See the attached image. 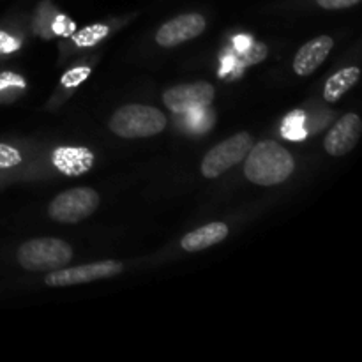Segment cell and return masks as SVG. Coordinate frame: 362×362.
<instances>
[{"instance_id":"obj_1","label":"cell","mask_w":362,"mask_h":362,"mask_svg":"<svg viewBox=\"0 0 362 362\" xmlns=\"http://www.w3.org/2000/svg\"><path fill=\"white\" fill-rule=\"evenodd\" d=\"M244 159V175L250 179V182L258 186H276L285 182L296 168L292 154L283 145L272 140L253 144Z\"/></svg>"},{"instance_id":"obj_2","label":"cell","mask_w":362,"mask_h":362,"mask_svg":"<svg viewBox=\"0 0 362 362\" xmlns=\"http://www.w3.org/2000/svg\"><path fill=\"white\" fill-rule=\"evenodd\" d=\"M73 258V247L66 240L41 237L23 243L18 250V264L32 272H52L67 267Z\"/></svg>"},{"instance_id":"obj_3","label":"cell","mask_w":362,"mask_h":362,"mask_svg":"<svg viewBox=\"0 0 362 362\" xmlns=\"http://www.w3.org/2000/svg\"><path fill=\"white\" fill-rule=\"evenodd\" d=\"M108 126L120 138H148L165 129L166 117L154 106L126 105L113 113Z\"/></svg>"},{"instance_id":"obj_4","label":"cell","mask_w":362,"mask_h":362,"mask_svg":"<svg viewBox=\"0 0 362 362\" xmlns=\"http://www.w3.org/2000/svg\"><path fill=\"white\" fill-rule=\"evenodd\" d=\"M99 207V194L92 187H74L57 194L48 207L49 218L59 223H80Z\"/></svg>"},{"instance_id":"obj_5","label":"cell","mask_w":362,"mask_h":362,"mask_svg":"<svg viewBox=\"0 0 362 362\" xmlns=\"http://www.w3.org/2000/svg\"><path fill=\"white\" fill-rule=\"evenodd\" d=\"M255 140L250 133H237L228 140L221 141L207 152L202 161V175L207 179H216L237 163L244 161L247 152L253 147Z\"/></svg>"},{"instance_id":"obj_6","label":"cell","mask_w":362,"mask_h":362,"mask_svg":"<svg viewBox=\"0 0 362 362\" xmlns=\"http://www.w3.org/2000/svg\"><path fill=\"white\" fill-rule=\"evenodd\" d=\"M122 271L124 265L120 262H98V264H87L80 267H62L59 271H52L45 278V283L48 286L85 285V283L99 281V279L113 278Z\"/></svg>"},{"instance_id":"obj_7","label":"cell","mask_w":362,"mask_h":362,"mask_svg":"<svg viewBox=\"0 0 362 362\" xmlns=\"http://www.w3.org/2000/svg\"><path fill=\"white\" fill-rule=\"evenodd\" d=\"M216 90L207 81L177 85L163 94V103L173 113H189L194 110L209 108L214 101Z\"/></svg>"},{"instance_id":"obj_8","label":"cell","mask_w":362,"mask_h":362,"mask_svg":"<svg viewBox=\"0 0 362 362\" xmlns=\"http://www.w3.org/2000/svg\"><path fill=\"white\" fill-rule=\"evenodd\" d=\"M205 27H207V21L202 14H180V16L172 18V20H168L165 25L159 27L158 34H156V41H158L159 46L173 48V46H179L204 34Z\"/></svg>"},{"instance_id":"obj_9","label":"cell","mask_w":362,"mask_h":362,"mask_svg":"<svg viewBox=\"0 0 362 362\" xmlns=\"http://www.w3.org/2000/svg\"><path fill=\"white\" fill-rule=\"evenodd\" d=\"M361 131L362 122L359 115H356V113H346V115H343L331 127L327 136H325L324 147L327 151V154L334 156V158L349 154L350 151H354L357 141H359Z\"/></svg>"},{"instance_id":"obj_10","label":"cell","mask_w":362,"mask_h":362,"mask_svg":"<svg viewBox=\"0 0 362 362\" xmlns=\"http://www.w3.org/2000/svg\"><path fill=\"white\" fill-rule=\"evenodd\" d=\"M332 46H334V41L331 35H320V37H315L313 41L306 42L293 59V71L299 76H310L325 62Z\"/></svg>"},{"instance_id":"obj_11","label":"cell","mask_w":362,"mask_h":362,"mask_svg":"<svg viewBox=\"0 0 362 362\" xmlns=\"http://www.w3.org/2000/svg\"><path fill=\"white\" fill-rule=\"evenodd\" d=\"M52 161L64 175L78 177L87 173L94 166V152L85 147H59L53 151Z\"/></svg>"},{"instance_id":"obj_12","label":"cell","mask_w":362,"mask_h":362,"mask_svg":"<svg viewBox=\"0 0 362 362\" xmlns=\"http://www.w3.org/2000/svg\"><path fill=\"white\" fill-rule=\"evenodd\" d=\"M226 237H228V226L221 221H214L184 235L180 246L187 253H194V251L207 250V247L223 243Z\"/></svg>"},{"instance_id":"obj_13","label":"cell","mask_w":362,"mask_h":362,"mask_svg":"<svg viewBox=\"0 0 362 362\" xmlns=\"http://www.w3.org/2000/svg\"><path fill=\"white\" fill-rule=\"evenodd\" d=\"M361 69L359 67H345V69L338 71L336 74H332L327 80L324 87V99L327 103H336L338 99H341L354 85L359 81Z\"/></svg>"},{"instance_id":"obj_14","label":"cell","mask_w":362,"mask_h":362,"mask_svg":"<svg viewBox=\"0 0 362 362\" xmlns=\"http://www.w3.org/2000/svg\"><path fill=\"white\" fill-rule=\"evenodd\" d=\"M108 34H110L108 25L94 23V25H88V27H83L81 30L73 32L71 37H73L74 45L80 46V48H90V46L101 42Z\"/></svg>"},{"instance_id":"obj_15","label":"cell","mask_w":362,"mask_h":362,"mask_svg":"<svg viewBox=\"0 0 362 362\" xmlns=\"http://www.w3.org/2000/svg\"><path fill=\"white\" fill-rule=\"evenodd\" d=\"M23 161V156L18 148L7 144H0V170H9Z\"/></svg>"},{"instance_id":"obj_16","label":"cell","mask_w":362,"mask_h":362,"mask_svg":"<svg viewBox=\"0 0 362 362\" xmlns=\"http://www.w3.org/2000/svg\"><path fill=\"white\" fill-rule=\"evenodd\" d=\"M88 74H90V67H83V66L73 67V69H69L62 76V85L67 88L76 87V85L83 83V81L87 80Z\"/></svg>"},{"instance_id":"obj_17","label":"cell","mask_w":362,"mask_h":362,"mask_svg":"<svg viewBox=\"0 0 362 362\" xmlns=\"http://www.w3.org/2000/svg\"><path fill=\"white\" fill-rule=\"evenodd\" d=\"M25 85H27L25 78L20 76V74L9 73V71L0 73V94L11 90V88H25Z\"/></svg>"},{"instance_id":"obj_18","label":"cell","mask_w":362,"mask_h":362,"mask_svg":"<svg viewBox=\"0 0 362 362\" xmlns=\"http://www.w3.org/2000/svg\"><path fill=\"white\" fill-rule=\"evenodd\" d=\"M52 30L55 32V34H60V35H73V32H76V27H74V21L71 20V18L64 16V14H55V18H53V23H52Z\"/></svg>"},{"instance_id":"obj_19","label":"cell","mask_w":362,"mask_h":362,"mask_svg":"<svg viewBox=\"0 0 362 362\" xmlns=\"http://www.w3.org/2000/svg\"><path fill=\"white\" fill-rule=\"evenodd\" d=\"M265 57H267V46H265V45H253V46H251L250 53L243 57V60H244V64H246V66H253V64L262 62Z\"/></svg>"},{"instance_id":"obj_20","label":"cell","mask_w":362,"mask_h":362,"mask_svg":"<svg viewBox=\"0 0 362 362\" xmlns=\"http://www.w3.org/2000/svg\"><path fill=\"white\" fill-rule=\"evenodd\" d=\"M322 9L327 11H338V9H349V7L357 6L361 0H315Z\"/></svg>"},{"instance_id":"obj_21","label":"cell","mask_w":362,"mask_h":362,"mask_svg":"<svg viewBox=\"0 0 362 362\" xmlns=\"http://www.w3.org/2000/svg\"><path fill=\"white\" fill-rule=\"evenodd\" d=\"M20 48V41L7 32L0 30V53H13Z\"/></svg>"}]
</instances>
